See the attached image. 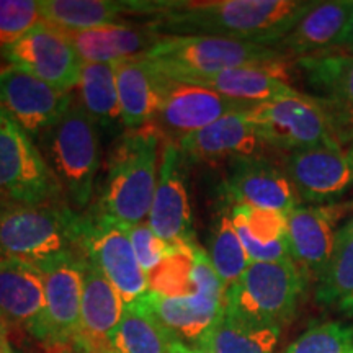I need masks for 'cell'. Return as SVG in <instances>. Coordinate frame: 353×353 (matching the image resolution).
<instances>
[{
	"label": "cell",
	"instance_id": "cell-1",
	"mask_svg": "<svg viewBox=\"0 0 353 353\" xmlns=\"http://www.w3.org/2000/svg\"><path fill=\"white\" fill-rule=\"evenodd\" d=\"M151 25L161 34H196L275 48L316 2L311 0H161Z\"/></svg>",
	"mask_w": 353,
	"mask_h": 353
},
{
	"label": "cell",
	"instance_id": "cell-2",
	"mask_svg": "<svg viewBox=\"0 0 353 353\" xmlns=\"http://www.w3.org/2000/svg\"><path fill=\"white\" fill-rule=\"evenodd\" d=\"M162 138V132L151 123L130 130L118 139L110 154L97 210L126 228L144 223L156 193Z\"/></svg>",
	"mask_w": 353,
	"mask_h": 353
},
{
	"label": "cell",
	"instance_id": "cell-3",
	"mask_svg": "<svg viewBox=\"0 0 353 353\" xmlns=\"http://www.w3.org/2000/svg\"><path fill=\"white\" fill-rule=\"evenodd\" d=\"M143 56L172 81L213 76L249 65H273L288 59L270 46L196 34H164Z\"/></svg>",
	"mask_w": 353,
	"mask_h": 353
},
{
	"label": "cell",
	"instance_id": "cell-4",
	"mask_svg": "<svg viewBox=\"0 0 353 353\" xmlns=\"http://www.w3.org/2000/svg\"><path fill=\"white\" fill-rule=\"evenodd\" d=\"M307 278L293 260L255 262L224 296V314L254 327H278L293 319Z\"/></svg>",
	"mask_w": 353,
	"mask_h": 353
},
{
	"label": "cell",
	"instance_id": "cell-5",
	"mask_svg": "<svg viewBox=\"0 0 353 353\" xmlns=\"http://www.w3.org/2000/svg\"><path fill=\"white\" fill-rule=\"evenodd\" d=\"M82 216L64 203L0 205V259L43 262L81 249Z\"/></svg>",
	"mask_w": 353,
	"mask_h": 353
},
{
	"label": "cell",
	"instance_id": "cell-6",
	"mask_svg": "<svg viewBox=\"0 0 353 353\" xmlns=\"http://www.w3.org/2000/svg\"><path fill=\"white\" fill-rule=\"evenodd\" d=\"M44 159L74 208L83 210L94 195L100 169V138L97 123L79 101H72L64 117L41 136Z\"/></svg>",
	"mask_w": 353,
	"mask_h": 353
},
{
	"label": "cell",
	"instance_id": "cell-7",
	"mask_svg": "<svg viewBox=\"0 0 353 353\" xmlns=\"http://www.w3.org/2000/svg\"><path fill=\"white\" fill-rule=\"evenodd\" d=\"M83 262L85 254L74 250L37 263L44 276V311L30 334L50 353H63L81 339Z\"/></svg>",
	"mask_w": 353,
	"mask_h": 353
},
{
	"label": "cell",
	"instance_id": "cell-8",
	"mask_svg": "<svg viewBox=\"0 0 353 353\" xmlns=\"http://www.w3.org/2000/svg\"><path fill=\"white\" fill-rule=\"evenodd\" d=\"M63 188L32 136L0 108V205L59 201Z\"/></svg>",
	"mask_w": 353,
	"mask_h": 353
},
{
	"label": "cell",
	"instance_id": "cell-9",
	"mask_svg": "<svg viewBox=\"0 0 353 353\" xmlns=\"http://www.w3.org/2000/svg\"><path fill=\"white\" fill-rule=\"evenodd\" d=\"M260 139L267 148L296 152L322 144H339L327 113L312 95L283 97L249 110Z\"/></svg>",
	"mask_w": 353,
	"mask_h": 353
},
{
	"label": "cell",
	"instance_id": "cell-10",
	"mask_svg": "<svg viewBox=\"0 0 353 353\" xmlns=\"http://www.w3.org/2000/svg\"><path fill=\"white\" fill-rule=\"evenodd\" d=\"M81 249L99 265L125 304L139 301L149 291L148 275L136 259L128 228L100 210L82 216Z\"/></svg>",
	"mask_w": 353,
	"mask_h": 353
},
{
	"label": "cell",
	"instance_id": "cell-11",
	"mask_svg": "<svg viewBox=\"0 0 353 353\" xmlns=\"http://www.w3.org/2000/svg\"><path fill=\"white\" fill-rule=\"evenodd\" d=\"M13 68L25 70L70 94L79 85L83 61L64 30L41 21L2 52Z\"/></svg>",
	"mask_w": 353,
	"mask_h": 353
},
{
	"label": "cell",
	"instance_id": "cell-12",
	"mask_svg": "<svg viewBox=\"0 0 353 353\" xmlns=\"http://www.w3.org/2000/svg\"><path fill=\"white\" fill-rule=\"evenodd\" d=\"M314 99L327 113L335 139L353 152V54L317 52L296 61Z\"/></svg>",
	"mask_w": 353,
	"mask_h": 353
},
{
	"label": "cell",
	"instance_id": "cell-13",
	"mask_svg": "<svg viewBox=\"0 0 353 353\" xmlns=\"http://www.w3.org/2000/svg\"><path fill=\"white\" fill-rule=\"evenodd\" d=\"M285 172L299 200L332 205L353 187V152L341 144L290 152L285 159Z\"/></svg>",
	"mask_w": 353,
	"mask_h": 353
},
{
	"label": "cell",
	"instance_id": "cell-14",
	"mask_svg": "<svg viewBox=\"0 0 353 353\" xmlns=\"http://www.w3.org/2000/svg\"><path fill=\"white\" fill-rule=\"evenodd\" d=\"M187 159L175 141L165 139L161 152L156 193L148 223L169 245L196 242L187 190Z\"/></svg>",
	"mask_w": 353,
	"mask_h": 353
},
{
	"label": "cell",
	"instance_id": "cell-15",
	"mask_svg": "<svg viewBox=\"0 0 353 353\" xmlns=\"http://www.w3.org/2000/svg\"><path fill=\"white\" fill-rule=\"evenodd\" d=\"M254 105L223 97L195 83L167 79L161 105L152 125L167 139H182L190 132L200 131L226 114L245 112Z\"/></svg>",
	"mask_w": 353,
	"mask_h": 353
},
{
	"label": "cell",
	"instance_id": "cell-16",
	"mask_svg": "<svg viewBox=\"0 0 353 353\" xmlns=\"http://www.w3.org/2000/svg\"><path fill=\"white\" fill-rule=\"evenodd\" d=\"M70 103V94L57 90L25 70L13 65L0 70V108L32 138L50 131L64 117Z\"/></svg>",
	"mask_w": 353,
	"mask_h": 353
},
{
	"label": "cell",
	"instance_id": "cell-17",
	"mask_svg": "<svg viewBox=\"0 0 353 353\" xmlns=\"http://www.w3.org/2000/svg\"><path fill=\"white\" fill-rule=\"evenodd\" d=\"M223 192L234 205L272 210L288 214L299 206V198L285 169L263 156L232 159Z\"/></svg>",
	"mask_w": 353,
	"mask_h": 353
},
{
	"label": "cell",
	"instance_id": "cell-18",
	"mask_svg": "<svg viewBox=\"0 0 353 353\" xmlns=\"http://www.w3.org/2000/svg\"><path fill=\"white\" fill-rule=\"evenodd\" d=\"M286 218L290 257L304 276L317 281L332 259L341 210L337 205H299Z\"/></svg>",
	"mask_w": 353,
	"mask_h": 353
},
{
	"label": "cell",
	"instance_id": "cell-19",
	"mask_svg": "<svg viewBox=\"0 0 353 353\" xmlns=\"http://www.w3.org/2000/svg\"><path fill=\"white\" fill-rule=\"evenodd\" d=\"M175 143L187 161L254 157L262 156V151L267 148L250 120L249 110L226 114Z\"/></svg>",
	"mask_w": 353,
	"mask_h": 353
},
{
	"label": "cell",
	"instance_id": "cell-20",
	"mask_svg": "<svg viewBox=\"0 0 353 353\" xmlns=\"http://www.w3.org/2000/svg\"><path fill=\"white\" fill-rule=\"evenodd\" d=\"M125 301L100 267L85 255L82 276L81 339L88 352L110 350L108 337L120 324Z\"/></svg>",
	"mask_w": 353,
	"mask_h": 353
},
{
	"label": "cell",
	"instance_id": "cell-21",
	"mask_svg": "<svg viewBox=\"0 0 353 353\" xmlns=\"http://www.w3.org/2000/svg\"><path fill=\"white\" fill-rule=\"evenodd\" d=\"M353 13V0L316 2L276 44L275 50L286 57H306L317 52L335 51L342 46L348 21Z\"/></svg>",
	"mask_w": 353,
	"mask_h": 353
},
{
	"label": "cell",
	"instance_id": "cell-22",
	"mask_svg": "<svg viewBox=\"0 0 353 353\" xmlns=\"http://www.w3.org/2000/svg\"><path fill=\"white\" fill-rule=\"evenodd\" d=\"M44 311V276L41 268L25 259H0V319L7 325L38 324Z\"/></svg>",
	"mask_w": 353,
	"mask_h": 353
},
{
	"label": "cell",
	"instance_id": "cell-23",
	"mask_svg": "<svg viewBox=\"0 0 353 353\" xmlns=\"http://www.w3.org/2000/svg\"><path fill=\"white\" fill-rule=\"evenodd\" d=\"M121 123L128 130L151 125L156 118L167 77L144 56L114 63Z\"/></svg>",
	"mask_w": 353,
	"mask_h": 353
},
{
	"label": "cell",
	"instance_id": "cell-24",
	"mask_svg": "<svg viewBox=\"0 0 353 353\" xmlns=\"http://www.w3.org/2000/svg\"><path fill=\"white\" fill-rule=\"evenodd\" d=\"M41 19L61 30L97 28L126 23L128 15H151L161 12V0H41Z\"/></svg>",
	"mask_w": 353,
	"mask_h": 353
},
{
	"label": "cell",
	"instance_id": "cell-25",
	"mask_svg": "<svg viewBox=\"0 0 353 353\" xmlns=\"http://www.w3.org/2000/svg\"><path fill=\"white\" fill-rule=\"evenodd\" d=\"M139 301L175 341H182L188 345H200L205 335L224 314V299L200 293L182 298H164L148 291Z\"/></svg>",
	"mask_w": 353,
	"mask_h": 353
},
{
	"label": "cell",
	"instance_id": "cell-26",
	"mask_svg": "<svg viewBox=\"0 0 353 353\" xmlns=\"http://www.w3.org/2000/svg\"><path fill=\"white\" fill-rule=\"evenodd\" d=\"M288 69L285 63L273 65H249V68L229 69L213 76L187 79V83H195L228 99L259 105L283 97L301 94L286 82Z\"/></svg>",
	"mask_w": 353,
	"mask_h": 353
},
{
	"label": "cell",
	"instance_id": "cell-27",
	"mask_svg": "<svg viewBox=\"0 0 353 353\" xmlns=\"http://www.w3.org/2000/svg\"><path fill=\"white\" fill-rule=\"evenodd\" d=\"M83 63L114 64L121 59L143 56L164 34L149 25H105L68 32Z\"/></svg>",
	"mask_w": 353,
	"mask_h": 353
},
{
	"label": "cell",
	"instance_id": "cell-28",
	"mask_svg": "<svg viewBox=\"0 0 353 353\" xmlns=\"http://www.w3.org/2000/svg\"><path fill=\"white\" fill-rule=\"evenodd\" d=\"M175 339L141 301L125 304L120 324L110 334L112 353H169Z\"/></svg>",
	"mask_w": 353,
	"mask_h": 353
},
{
	"label": "cell",
	"instance_id": "cell-29",
	"mask_svg": "<svg viewBox=\"0 0 353 353\" xmlns=\"http://www.w3.org/2000/svg\"><path fill=\"white\" fill-rule=\"evenodd\" d=\"M77 88L79 105L97 125L112 128L121 123L114 64L83 63Z\"/></svg>",
	"mask_w": 353,
	"mask_h": 353
},
{
	"label": "cell",
	"instance_id": "cell-30",
	"mask_svg": "<svg viewBox=\"0 0 353 353\" xmlns=\"http://www.w3.org/2000/svg\"><path fill=\"white\" fill-rule=\"evenodd\" d=\"M281 329L254 327L223 314L200 345L213 353H273Z\"/></svg>",
	"mask_w": 353,
	"mask_h": 353
},
{
	"label": "cell",
	"instance_id": "cell-31",
	"mask_svg": "<svg viewBox=\"0 0 353 353\" xmlns=\"http://www.w3.org/2000/svg\"><path fill=\"white\" fill-rule=\"evenodd\" d=\"M196 242L172 245L169 254L148 273L149 293L164 298H182L195 293L193 267Z\"/></svg>",
	"mask_w": 353,
	"mask_h": 353
},
{
	"label": "cell",
	"instance_id": "cell-32",
	"mask_svg": "<svg viewBox=\"0 0 353 353\" xmlns=\"http://www.w3.org/2000/svg\"><path fill=\"white\" fill-rule=\"evenodd\" d=\"M206 252H208L211 263L226 290L239 280L242 273L250 265L236 228H234L231 210H221L216 214L213 228H211L210 250Z\"/></svg>",
	"mask_w": 353,
	"mask_h": 353
},
{
	"label": "cell",
	"instance_id": "cell-33",
	"mask_svg": "<svg viewBox=\"0 0 353 353\" xmlns=\"http://www.w3.org/2000/svg\"><path fill=\"white\" fill-rule=\"evenodd\" d=\"M353 294V236H335L332 259L317 280L316 301L322 306L342 303Z\"/></svg>",
	"mask_w": 353,
	"mask_h": 353
},
{
	"label": "cell",
	"instance_id": "cell-34",
	"mask_svg": "<svg viewBox=\"0 0 353 353\" xmlns=\"http://www.w3.org/2000/svg\"><path fill=\"white\" fill-rule=\"evenodd\" d=\"M285 353H353V325L324 322L309 327Z\"/></svg>",
	"mask_w": 353,
	"mask_h": 353
},
{
	"label": "cell",
	"instance_id": "cell-35",
	"mask_svg": "<svg viewBox=\"0 0 353 353\" xmlns=\"http://www.w3.org/2000/svg\"><path fill=\"white\" fill-rule=\"evenodd\" d=\"M41 21L38 0H0V52Z\"/></svg>",
	"mask_w": 353,
	"mask_h": 353
},
{
	"label": "cell",
	"instance_id": "cell-36",
	"mask_svg": "<svg viewBox=\"0 0 353 353\" xmlns=\"http://www.w3.org/2000/svg\"><path fill=\"white\" fill-rule=\"evenodd\" d=\"M231 216L234 221H237L245 228V231L254 241L260 242V244H272V242L286 239L288 218L283 213L234 205L231 208Z\"/></svg>",
	"mask_w": 353,
	"mask_h": 353
},
{
	"label": "cell",
	"instance_id": "cell-37",
	"mask_svg": "<svg viewBox=\"0 0 353 353\" xmlns=\"http://www.w3.org/2000/svg\"><path fill=\"white\" fill-rule=\"evenodd\" d=\"M128 234H130L136 259H138L145 275L161 263V260L169 254L172 247L154 232L149 223H139L134 224V226H130L128 228Z\"/></svg>",
	"mask_w": 353,
	"mask_h": 353
},
{
	"label": "cell",
	"instance_id": "cell-38",
	"mask_svg": "<svg viewBox=\"0 0 353 353\" xmlns=\"http://www.w3.org/2000/svg\"><path fill=\"white\" fill-rule=\"evenodd\" d=\"M169 353H213L210 348L203 345H188L182 341H174L170 345Z\"/></svg>",
	"mask_w": 353,
	"mask_h": 353
},
{
	"label": "cell",
	"instance_id": "cell-39",
	"mask_svg": "<svg viewBox=\"0 0 353 353\" xmlns=\"http://www.w3.org/2000/svg\"><path fill=\"white\" fill-rule=\"evenodd\" d=\"M339 51H343V52H348V54H353V13H352V17H350V21H348L345 37H343L342 46L339 48Z\"/></svg>",
	"mask_w": 353,
	"mask_h": 353
},
{
	"label": "cell",
	"instance_id": "cell-40",
	"mask_svg": "<svg viewBox=\"0 0 353 353\" xmlns=\"http://www.w3.org/2000/svg\"><path fill=\"white\" fill-rule=\"evenodd\" d=\"M337 307L343 316L353 317V294H352V296H348L347 299H343L342 303H339Z\"/></svg>",
	"mask_w": 353,
	"mask_h": 353
},
{
	"label": "cell",
	"instance_id": "cell-41",
	"mask_svg": "<svg viewBox=\"0 0 353 353\" xmlns=\"http://www.w3.org/2000/svg\"><path fill=\"white\" fill-rule=\"evenodd\" d=\"M339 234H343V236H353V216L347 221L345 224L341 229H337Z\"/></svg>",
	"mask_w": 353,
	"mask_h": 353
},
{
	"label": "cell",
	"instance_id": "cell-42",
	"mask_svg": "<svg viewBox=\"0 0 353 353\" xmlns=\"http://www.w3.org/2000/svg\"><path fill=\"white\" fill-rule=\"evenodd\" d=\"M63 353H90V352L87 350V347L83 345L82 342H76L72 347L68 348V350H64Z\"/></svg>",
	"mask_w": 353,
	"mask_h": 353
},
{
	"label": "cell",
	"instance_id": "cell-43",
	"mask_svg": "<svg viewBox=\"0 0 353 353\" xmlns=\"http://www.w3.org/2000/svg\"><path fill=\"white\" fill-rule=\"evenodd\" d=\"M0 353H15L13 352V348L10 347V343H8L7 337H3L2 341H0Z\"/></svg>",
	"mask_w": 353,
	"mask_h": 353
},
{
	"label": "cell",
	"instance_id": "cell-44",
	"mask_svg": "<svg viewBox=\"0 0 353 353\" xmlns=\"http://www.w3.org/2000/svg\"><path fill=\"white\" fill-rule=\"evenodd\" d=\"M7 329H8V325L2 319H0V341H2L3 337H7Z\"/></svg>",
	"mask_w": 353,
	"mask_h": 353
},
{
	"label": "cell",
	"instance_id": "cell-45",
	"mask_svg": "<svg viewBox=\"0 0 353 353\" xmlns=\"http://www.w3.org/2000/svg\"><path fill=\"white\" fill-rule=\"evenodd\" d=\"M343 208H345V210H353V201L348 206H343Z\"/></svg>",
	"mask_w": 353,
	"mask_h": 353
},
{
	"label": "cell",
	"instance_id": "cell-46",
	"mask_svg": "<svg viewBox=\"0 0 353 353\" xmlns=\"http://www.w3.org/2000/svg\"><path fill=\"white\" fill-rule=\"evenodd\" d=\"M90 353H112L110 350H100V352H90Z\"/></svg>",
	"mask_w": 353,
	"mask_h": 353
}]
</instances>
